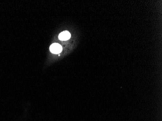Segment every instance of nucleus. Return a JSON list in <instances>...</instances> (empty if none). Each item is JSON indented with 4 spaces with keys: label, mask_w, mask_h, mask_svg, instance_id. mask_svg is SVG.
<instances>
[{
    "label": "nucleus",
    "mask_w": 162,
    "mask_h": 121,
    "mask_svg": "<svg viewBox=\"0 0 162 121\" xmlns=\"http://www.w3.org/2000/svg\"><path fill=\"white\" fill-rule=\"evenodd\" d=\"M70 36H71V35L70 32L67 31H65L60 33V35L58 36V38L60 40L66 41V40L69 39L70 38Z\"/></svg>",
    "instance_id": "2"
},
{
    "label": "nucleus",
    "mask_w": 162,
    "mask_h": 121,
    "mask_svg": "<svg viewBox=\"0 0 162 121\" xmlns=\"http://www.w3.org/2000/svg\"><path fill=\"white\" fill-rule=\"evenodd\" d=\"M51 52L54 54H58L62 52V47L60 44L54 43L52 44L50 47Z\"/></svg>",
    "instance_id": "1"
}]
</instances>
